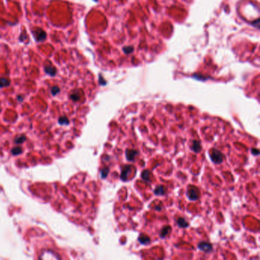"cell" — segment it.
Here are the masks:
<instances>
[{
    "mask_svg": "<svg viewBox=\"0 0 260 260\" xmlns=\"http://www.w3.org/2000/svg\"><path fill=\"white\" fill-rule=\"evenodd\" d=\"M44 70H45V72L47 74H49L50 75H52V76H53L56 74V69L53 67H52V66H46Z\"/></svg>",
    "mask_w": 260,
    "mask_h": 260,
    "instance_id": "cell-2",
    "label": "cell"
},
{
    "mask_svg": "<svg viewBox=\"0 0 260 260\" xmlns=\"http://www.w3.org/2000/svg\"><path fill=\"white\" fill-rule=\"evenodd\" d=\"M25 139H26V138H25L24 136H19V137H18V138H15V142L17 143V144H21V143H23L24 142H25Z\"/></svg>",
    "mask_w": 260,
    "mask_h": 260,
    "instance_id": "cell-4",
    "label": "cell"
},
{
    "mask_svg": "<svg viewBox=\"0 0 260 260\" xmlns=\"http://www.w3.org/2000/svg\"><path fill=\"white\" fill-rule=\"evenodd\" d=\"M59 122L60 124L67 125L69 123V120L66 117H62L61 119H59Z\"/></svg>",
    "mask_w": 260,
    "mask_h": 260,
    "instance_id": "cell-6",
    "label": "cell"
},
{
    "mask_svg": "<svg viewBox=\"0 0 260 260\" xmlns=\"http://www.w3.org/2000/svg\"><path fill=\"white\" fill-rule=\"evenodd\" d=\"M71 98L73 100H78L80 99V94H73V95H71Z\"/></svg>",
    "mask_w": 260,
    "mask_h": 260,
    "instance_id": "cell-8",
    "label": "cell"
},
{
    "mask_svg": "<svg viewBox=\"0 0 260 260\" xmlns=\"http://www.w3.org/2000/svg\"><path fill=\"white\" fill-rule=\"evenodd\" d=\"M32 33H33L34 39L36 40L37 42H42V41H45L47 38L46 32L40 27H34V29L32 30Z\"/></svg>",
    "mask_w": 260,
    "mask_h": 260,
    "instance_id": "cell-1",
    "label": "cell"
},
{
    "mask_svg": "<svg viewBox=\"0 0 260 260\" xmlns=\"http://www.w3.org/2000/svg\"><path fill=\"white\" fill-rule=\"evenodd\" d=\"M124 52L127 53H130L133 50V47H125L124 49Z\"/></svg>",
    "mask_w": 260,
    "mask_h": 260,
    "instance_id": "cell-9",
    "label": "cell"
},
{
    "mask_svg": "<svg viewBox=\"0 0 260 260\" xmlns=\"http://www.w3.org/2000/svg\"><path fill=\"white\" fill-rule=\"evenodd\" d=\"M10 84V81L5 78H0V88H4V87L9 86Z\"/></svg>",
    "mask_w": 260,
    "mask_h": 260,
    "instance_id": "cell-3",
    "label": "cell"
},
{
    "mask_svg": "<svg viewBox=\"0 0 260 260\" xmlns=\"http://www.w3.org/2000/svg\"><path fill=\"white\" fill-rule=\"evenodd\" d=\"M21 152H22V151H21V148L19 147H17V148H13V150L11 151V153H12L14 155H18V154H21Z\"/></svg>",
    "mask_w": 260,
    "mask_h": 260,
    "instance_id": "cell-5",
    "label": "cell"
},
{
    "mask_svg": "<svg viewBox=\"0 0 260 260\" xmlns=\"http://www.w3.org/2000/svg\"><path fill=\"white\" fill-rule=\"evenodd\" d=\"M59 92V88H57V87H53V88H51V93H52V94L54 96L57 94Z\"/></svg>",
    "mask_w": 260,
    "mask_h": 260,
    "instance_id": "cell-7",
    "label": "cell"
}]
</instances>
